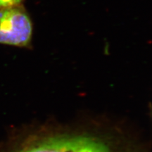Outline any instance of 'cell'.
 Returning <instances> with one entry per match:
<instances>
[{
	"label": "cell",
	"mask_w": 152,
	"mask_h": 152,
	"mask_svg": "<svg viewBox=\"0 0 152 152\" xmlns=\"http://www.w3.org/2000/svg\"><path fill=\"white\" fill-rule=\"evenodd\" d=\"M8 152H117L110 141L86 132H58L33 137Z\"/></svg>",
	"instance_id": "cell-1"
},
{
	"label": "cell",
	"mask_w": 152,
	"mask_h": 152,
	"mask_svg": "<svg viewBox=\"0 0 152 152\" xmlns=\"http://www.w3.org/2000/svg\"><path fill=\"white\" fill-rule=\"evenodd\" d=\"M32 34V22L22 8L18 5L0 8V44L27 46Z\"/></svg>",
	"instance_id": "cell-2"
},
{
	"label": "cell",
	"mask_w": 152,
	"mask_h": 152,
	"mask_svg": "<svg viewBox=\"0 0 152 152\" xmlns=\"http://www.w3.org/2000/svg\"><path fill=\"white\" fill-rule=\"evenodd\" d=\"M23 0H0V8L18 6Z\"/></svg>",
	"instance_id": "cell-3"
}]
</instances>
